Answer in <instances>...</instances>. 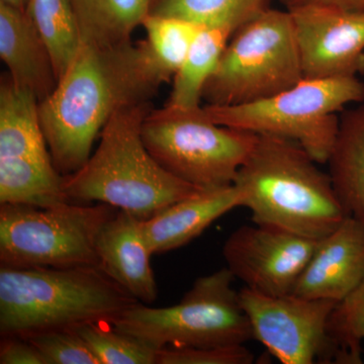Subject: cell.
<instances>
[{"label": "cell", "instance_id": "obj_28", "mask_svg": "<svg viewBox=\"0 0 364 364\" xmlns=\"http://www.w3.org/2000/svg\"><path fill=\"white\" fill-rule=\"evenodd\" d=\"M254 355L245 344L219 347H163L156 364H251Z\"/></svg>", "mask_w": 364, "mask_h": 364}, {"label": "cell", "instance_id": "obj_7", "mask_svg": "<svg viewBox=\"0 0 364 364\" xmlns=\"http://www.w3.org/2000/svg\"><path fill=\"white\" fill-rule=\"evenodd\" d=\"M142 136L163 168L200 191L232 186L258 136L214 123L202 105L182 109L169 105L151 109Z\"/></svg>", "mask_w": 364, "mask_h": 364}, {"label": "cell", "instance_id": "obj_10", "mask_svg": "<svg viewBox=\"0 0 364 364\" xmlns=\"http://www.w3.org/2000/svg\"><path fill=\"white\" fill-rule=\"evenodd\" d=\"M239 296L253 339L280 363H336V349L328 325L338 303L294 294L272 296L246 287Z\"/></svg>", "mask_w": 364, "mask_h": 364}, {"label": "cell", "instance_id": "obj_13", "mask_svg": "<svg viewBox=\"0 0 364 364\" xmlns=\"http://www.w3.org/2000/svg\"><path fill=\"white\" fill-rule=\"evenodd\" d=\"M364 279V225L347 217L318 240L291 294L340 301Z\"/></svg>", "mask_w": 364, "mask_h": 364}, {"label": "cell", "instance_id": "obj_27", "mask_svg": "<svg viewBox=\"0 0 364 364\" xmlns=\"http://www.w3.org/2000/svg\"><path fill=\"white\" fill-rule=\"evenodd\" d=\"M47 364H98L77 330L44 333L28 339Z\"/></svg>", "mask_w": 364, "mask_h": 364}, {"label": "cell", "instance_id": "obj_29", "mask_svg": "<svg viewBox=\"0 0 364 364\" xmlns=\"http://www.w3.org/2000/svg\"><path fill=\"white\" fill-rule=\"evenodd\" d=\"M0 364H47L39 349L28 339L1 337Z\"/></svg>", "mask_w": 364, "mask_h": 364}, {"label": "cell", "instance_id": "obj_11", "mask_svg": "<svg viewBox=\"0 0 364 364\" xmlns=\"http://www.w3.org/2000/svg\"><path fill=\"white\" fill-rule=\"evenodd\" d=\"M318 240L279 228L242 226L223 245L227 268L253 291L291 294Z\"/></svg>", "mask_w": 364, "mask_h": 364}, {"label": "cell", "instance_id": "obj_8", "mask_svg": "<svg viewBox=\"0 0 364 364\" xmlns=\"http://www.w3.org/2000/svg\"><path fill=\"white\" fill-rule=\"evenodd\" d=\"M304 79L289 11L263 9L232 36L203 92L210 105L251 104Z\"/></svg>", "mask_w": 364, "mask_h": 364}, {"label": "cell", "instance_id": "obj_14", "mask_svg": "<svg viewBox=\"0 0 364 364\" xmlns=\"http://www.w3.org/2000/svg\"><path fill=\"white\" fill-rule=\"evenodd\" d=\"M100 267L136 301L150 305L158 298L151 267L152 250L144 220L119 210L100 231L97 243Z\"/></svg>", "mask_w": 364, "mask_h": 364}, {"label": "cell", "instance_id": "obj_1", "mask_svg": "<svg viewBox=\"0 0 364 364\" xmlns=\"http://www.w3.org/2000/svg\"><path fill=\"white\" fill-rule=\"evenodd\" d=\"M147 42L82 43L56 88L39 102L53 164L63 176L77 171L116 112L149 102L171 79Z\"/></svg>", "mask_w": 364, "mask_h": 364}, {"label": "cell", "instance_id": "obj_17", "mask_svg": "<svg viewBox=\"0 0 364 364\" xmlns=\"http://www.w3.org/2000/svg\"><path fill=\"white\" fill-rule=\"evenodd\" d=\"M39 100L9 74L0 82V159L53 161L39 114Z\"/></svg>", "mask_w": 364, "mask_h": 364}, {"label": "cell", "instance_id": "obj_2", "mask_svg": "<svg viewBox=\"0 0 364 364\" xmlns=\"http://www.w3.org/2000/svg\"><path fill=\"white\" fill-rule=\"evenodd\" d=\"M298 143L258 135L234 181L254 224L306 238H324L349 217L331 177Z\"/></svg>", "mask_w": 364, "mask_h": 364}, {"label": "cell", "instance_id": "obj_18", "mask_svg": "<svg viewBox=\"0 0 364 364\" xmlns=\"http://www.w3.org/2000/svg\"><path fill=\"white\" fill-rule=\"evenodd\" d=\"M326 164L345 212L364 225V105L340 117L336 141Z\"/></svg>", "mask_w": 364, "mask_h": 364}, {"label": "cell", "instance_id": "obj_16", "mask_svg": "<svg viewBox=\"0 0 364 364\" xmlns=\"http://www.w3.org/2000/svg\"><path fill=\"white\" fill-rule=\"evenodd\" d=\"M237 208H241V198L234 184L200 191L179 200L144 221L151 250L153 254H162L183 247L219 218Z\"/></svg>", "mask_w": 364, "mask_h": 364}, {"label": "cell", "instance_id": "obj_24", "mask_svg": "<svg viewBox=\"0 0 364 364\" xmlns=\"http://www.w3.org/2000/svg\"><path fill=\"white\" fill-rule=\"evenodd\" d=\"M142 26L153 56L171 77L179 70L203 26L179 18L146 16Z\"/></svg>", "mask_w": 364, "mask_h": 364}, {"label": "cell", "instance_id": "obj_23", "mask_svg": "<svg viewBox=\"0 0 364 364\" xmlns=\"http://www.w3.org/2000/svg\"><path fill=\"white\" fill-rule=\"evenodd\" d=\"M267 0H151L149 16L179 18L236 32L262 11Z\"/></svg>", "mask_w": 364, "mask_h": 364}, {"label": "cell", "instance_id": "obj_12", "mask_svg": "<svg viewBox=\"0 0 364 364\" xmlns=\"http://www.w3.org/2000/svg\"><path fill=\"white\" fill-rule=\"evenodd\" d=\"M304 78L364 74V11L326 4L287 9Z\"/></svg>", "mask_w": 364, "mask_h": 364}, {"label": "cell", "instance_id": "obj_6", "mask_svg": "<svg viewBox=\"0 0 364 364\" xmlns=\"http://www.w3.org/2000/svg\"><path fill=\"white\" fill-rule=\"evenodd\" d=\"M235 279L222 268L198 277L176 305L153 308L139 301L112 326L156 349L245 344L253 333Z\"/></svg>", "mask_w": 364, "mask_h": 364}, {"label": "cell", "instance_id": "obj_3", "mask_svg": "<svg viewBox=\"0 0 364 364\" xmlns=\"http://www.w3.org/2000/svg\"><path fill=\"white\" fill-rule=\"evenodd\" d=\"M139 303L100 267L16 268L0 265V336L112 326Z\"/></svg>", "mask_w": 364, "mask_h": 364}, {"label": "cell", "instance_id": "obj_26", "mask_svg": "<svg viewBox=\"0 0 364 364\" xmlns=\"http://www.w3.org/2000/svg\"><path fill=\"white\" fill-rule=\"evenodd\" d=\"M328 332L336 349V363H363L364 279L355 291L335 306Z\"/></svg>", "mask_w": 364, "mask_h": 364}, {"label": "cell", "instance_id": "obj_21", "mask_svg": "<svg viewBox=\"0 0 364 364\" xmlns=\"http://www.w3.org/2000/svg\"><path fill=\"white\" fill-rule=\"evenodd\" d=\"M234 32L223 28H202L179 70L166 105L182 109L200 107L203 92L214 73Z\"/></svg>", "mask_w": 364, "mask_h": 364}, {"label": "cell", "instance_id": "obj_15", "mask_svg": "<svg viewBox=\"0 0 364 364\" xmlns=\"http://www.w3.org/2000/svg\"><path fill=\"white\" fill-rule=\"evenodd\" d=\"M0 57L14 82L46 100L58 83L51 53L26 11L0 2Z\"/></svg>", "mask_w": 364, "mask_h": 364}, {"label": "cell", "instance_id": "obj_4", "mask_svg": "<svg viewBox=\"0 0 364 364\" xmlns=\"http://www.w3.org/2000/svg\"><path fill=\"white\" fill-rule=\"evenodd\" d=\"M149 102L116 112L100 132L97 150L77 171L64 176L71 203H102L150 219L200 189L176 178L151 155L143 140Z\"/></svg>", "mask_w": 364, "mask_h": 364}, {"label": "cell", "instance_id": "obj_30", "mask_svg": "<svg viewBox=\"0 0 364 364\" xmlns=\"http://www.w3.org/2000/svg\"><path fill=\"white\" fill-rule=\"evenodd\" d=\"M286 4L287 9L291 7L306 6V4H326L352 11H364V0H280Z\"/></svg>", "mask_w": 364, "mask_h": 364}, {"label": "cell", "instance_id": "obj_9", "mask_svg": "<svg viewBox=\"0 0 364 364\" xmlns=\"http://www.w3.org/2000/svg\"><path fill=\"white\" fill-rule=\"evenodd\" d=\"M119 208L98 203L50 208L0 205V265L100 267L97 238Z\"/></svg>", "mask_w": 364, "mask_h": 364}, {"label": "cell", "instance_id": "obj_19", "mask_svg": "<svg viewBox=\"0 0 364 364\" xmlns=\"http://www.w3.org/2000/svg\"><path fill=\"white\" fill-rule=\"evenodd\" d=\"M71 203L64 191V176L53 161L0 159V205L50 208Z\"/></svg>", "mask_w": 364, "mask_h": 364}, {"label": "cell", "instance_id": "obj_5", "mask_svg": "<svg viewBox=\"0 0 364 364\" xmlns=\"http://www.w3.org/2000/svg\"><path fill=\"white\" fill-rule=\"evenodd\" d=\"M364 100L358 77L304 78L272 97L240 105H203L214 123L229 128L289 139L318 164H326L339 131L337 112Z\"/></svg>", "mask_w": 364, "mask_h": 364}, {"label": "cell", "instance_id": "obj_25", "mask_svg": "<svg viewBox=\"0 0 364 364\" xmlns=\"http://www.w3.org/2000/svg\"><path fill=\"white\" fill-rule=\"evenodd\" d=\"M109 326L87 324L77 329L98 364H156L159 349Z\"/></svg>", "mask_w": 364, "mask_h": 364}, {"label": "cell", "instance_id": "obj_31", "mask_svg": "<svg viewBox=\"0 0 364 364\" xmlns=\"http://www.w3.org/2000/svg\"><path fill=\"white\" fill-rule=\"evenodd\" d=\"M28 0H0V2L9 4V6L16 7V9L26 11Z\"/></svg>", "mask_w": 364, "mask_h": 364}, {"label": "cell", "instance_id": "obj_22", "mask_svg": "<svg viewBox=\"0 0 364 364\" xmlns=\"http://www.w3.org/2000/svg\"><path fill=\"white\" fill-rule=\"evenodd\" d=\"M51 53L57 78L64 75L82 44L70 0H28L26 9Z\"/></svg>", "mask_w": 364, "mask_h": 364}, {"label": "cell", "instance_id": "obj_20", "mask_svg": "<svg viewBox=\"0 0 364 364\" xmlns=\"http://www.w3.org/2000/svg\"><path fill=\"white\" fill-rule=\"evenodd\" d=\"M82 43L117 45L131 40L149 14L151 0H70Z\"/></svg>", "mask_w": 364, "mask_h": 364}]
</instances>
